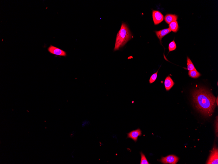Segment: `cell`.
<instances>
[{
  "instance_id": "9",
  "label": "cell",
  "mask_w": 218,
  "mask_h": 164,
  "mask_svg": "<svg viewBox=\"0 0 218 164\" xmlns=\"http://www.w3.org/2000/svg\"><path fill=\"white\" fill-rule=\"evenodd\" d=\"M174 82L170 76H168L165 79L164 85L166 90L169 91L174 85Z\"/></svg>"
},
{
  "instance_id": "7",
  "label": "cell",
  "mask_w": 218,
  "mask_h": 164,
  "mask_svg": "<svg viewBox=\"0 0 218 164\" xmlns=\"http://www.w3.org/2000/svg\"><path fill=\"white\" fill-rule=\"evenodd\" d=\"M142 135V131L140 129L133 130L127 134V138L131 139L136 142L139 136Z\"/></svg>"
},
{
  "instance_id": "11",
  "label": "cell",
  "mask_w": 218,
  "mask_h": 164,
  "mask_svg": "<svg viewBox=\"0 0 218 164\" xmlns=\"http://www.w3.org/2000/svg\"><path fill=\"white\" fill-rule=\"evenodd\" d=\"M169 27L171 31L174 33H176L179 30V27L177 21L172 22L170 23Z\"/></svg>"
},
{
  "instance_id": "5",
  "label": "cell",
  "mask_w": 218,
  "mask_h": 164,
  "mask_svg": "<svg viewBox=\"0 0 218 164\" xmlns=\"http://www.w3.org/2000/svg\"><path fill=\"white\" fill-rule=\"evenodd\" d=\"M48 50L49 53L53 55L62 57H66V51L52 45H51L49 47Z\"/></svg>"
},
{
  "instance_id": "3",
  "label": "cell",
  "mask_w": 218,
  "mask_h": 164,
  "mask_svg": "<svg viewBox=\"0 0 218 164\" xmlns=\"http://www.w3.org/2000/svg\"><path fill=\"white\" fill-rule=\"evenodd\" d=\"M179 160L178 157L174 155H169L166 157H162L160 160L163 164H176Z\"/></svg>"
},
{
  "instance_id": "13",
  "label": "cell",
  "mask_w": 218,
  "mask_h": 164,
  "mask_svg": "<svg viewBox=\"0 0 218 164\" xmlns=\"http://www.w3.org/2000/svg\"><path fill=\"white\" fill-rule=\"evenodd\" d=\"M187 62L188 66L187 69L188 70L191 71L196 69L191 61L188 57H187Z\"/></svg>"
},
{
  "instance_id": "10",
  "label": "cell",
  "mask_w": 218,
  "mask_h": 164,
  "mask_svg": "<svg viewBox=\"0 0 218 164\" xmlns=\"http://www.w3.org/2000/svg\"><path fill=\"white\" fill-rule=\"evenodd\" d=\"M177 15L174 14H167L164 17L165 21L166 23L168 24L172 22L177 21Z\"/></svg>"
},
{
  "instance_id": "16",
  "label": "cell",
  "mask_w": 218,
  "mask_h": 164,
  "mask_svg": "<svg viewBox=\"0 0 218 164\" xmlns=\"http://www.w3.org/2000/svg\"><path fill=\"white\" fill-rule=\"evenodd\" d=\"M158 70L156 73L153 74L152 75L150 79L149 83L150 84L156 81V79L157 76V73H158Z\"/></svg>"
},
{
  "instance_id": "17",
  "label": "cell",
  "mask_w": 218,
  "mask_h": 164,
  "mask_svg": "<svg viewBox=\"0 0 218 164\" xmlns=\"http://www.w3.org/2000/svg\"><path fill=\"white\" fill-rule=\"evenodd\" d=\"M89 121L85 120L83 121V123L82 124V127H84L85 126L89 125Z\"/></svg>"
},
{
  "instance_id": "8",
  "label": "cell",
  "mask_w": 218,
  "mask_h": 164,
  "mask_svg": "<svg viewBox=\"0 0 218 164\" xmlns=\"http://www.w3.org/2000/svg\"><path fill=\"white\" fill-rule=\"evenodd\" d=\"M171 31L169 28L164 29L159 31H155L156 35L158 39L161 41L162 38L170 33Z\"/></svg>"
},
{
  "instance_id": "2",
  "label": "cell",
  "mask_w": 218,
  "mask_h": 164,
  "mask_svg": "<svg viewBox=\"0 0 218 164\" xmlns=\"http://www.w3.org/2000/svg\"><path fill=\"white\" fill-rule=\"evenodd\" d=\"M132 35L126 24L123 22L121 29L117 35L114 51H116L125 45L131 39Z\"/></svg>"
},
{
  "instance_id": "12",
  "label": "cell",
  "mask_w": 218,
  "mask_h": 164,
  "mask_svg": "<svg viewBox=\"0 0 218 164\" xmlns=\"http://www.w3.org/2000/svg\"><path fill=\"white\" fill-rule=\"evenodd\" d=\"M188 74L190 77L193 78H197L201 76V74L196 69L189 71Z\"/></svg>"
},
{
  "instance_id": "6",
  "label": "cell",
  "mask_w": 218,
  "mask_h": 164,
  "mask_svg": "<svg viewBox=\"0 0 218 164\" xmlns=\"http://www.w3.org/2000/svg\"><path fill=\"white\" fill-rule=\"evenodd\" d=\"M218 160V149L214 148L211 154L207 164H217Z\"/></svg>"
},
{
  "instance_id": "18",
  "label": "cell",
  "mask_w": 218,
  "mask_h": 164,
  "mask_svg": "<svg viewBox=\"0 0 218 164\" xmlns=\"http://www.w3.org/2000/svg\"><path fill=\"white\" fill-rule=\"evenodd\" d=\"M218 97H217V99H216V101H215L216 102V103H217V105H218Z\"/></svg>"
},
{
  "instance_id": "4",
  "label": "cell",
  "mask_w": 218,
  "mask_h": 164,
  "mask_svg": "<svg viewBox=\"0 0 218 164\" xmlns=\"http://www.w3.org/2000/svg\"><path fill=\"white\" fill-rule=\"evenodd\" d=\"M152 14L153 19L155 25H157L163 21L164 16L159 11L153 10Z\"/></svg>"
},
{
  "instance_id": "14",
  "label": "cell",
  "mask_w": 218,
  "mask_h": 164,
  "mask_svg": "<svg viewBox=\"0 0 218 164\" xmlns=\"http://www.w3.org/2000/svg\"><path fill=\"white\" fill-rule=\"evenodd\" d=\"M176 45L174 40L171 42L168 45V50L169 52L171 51L175 50L176 48Z\"/></svg>"
},
{
  "instance_id": "1",
  "label": "cell",
  "mask_w": 218,
  "mask_h": 164,
  "mask_svg": "<svg viewBox=\"0 0 218 164\" xmlns=\"http://www.w3.org/2000/svg\"><path fill=\"white\" fill-rule=\"evenodd\" d=\"M193 102L197 111L206 116L212 115L215 107L216 98L209 91L200 88L192 93Z\"/></svg>"
},
{
  "instance_id": "15",
  "label": "cell",
  "mask_w": 218,
  "mask_h": 164,
  "mask_svg": "<svg viewBox=\"0 0 218 164\" xmlns=\"http://www.w3.org/2000/svg\"><path fill=\"white\" fill-rule=\"evenodd\" d=\"M140 155L141 156V159L140 164H149L150 163L149 162H148V161L146 158L145 155L142 152L140 153Z\"/></svg>"
}]
</instances>
